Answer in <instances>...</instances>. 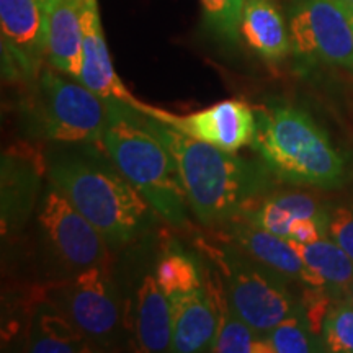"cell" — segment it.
Listing matches in <instances>:
<instances>
[{
    "label": "cell",
    "instance_id": "6da1fadb",
    "mask_svg": "<svg viewBox=\"0 0 353 353\" xmlns=\"http://www.w3.org/2000/svg\"><path fill=\"white\" fill-rule=\"evenodd\" d=\"M143 114L174 156L190 210L203 224L231 223L267 188V175L252 162Z\"/></svg>",
    "mask_w": 353,
    "mask_h": 353
},
{
    "label": "cell",
    "instance_id": "7a4b0ae2",
    "mask_svg": "<svg viewBox=\"0 0 353 353\" xmlns=\"http://www.w3.org/2000/svg\"><path fill=\"white\" fill-rule=\"evenodd\" d=\"M101 148L118 169L172 226H183L188 200L179 167L165 144L145 125L139 110L110 101Z\"/></svg>",
    "mask_w": 353,
    "mask_h": 353
},
{
    "label": "cell",
    "instance_id": "3957f363",
    "mask_svg": "<svg viewBox=\"0 0 353 353\" xmlns=\"http://www.w3.org/2000/svg\"><path fill=\"white\" fill-rule=\"evenodd\" d=\"M254 151L265 169L285 182L337 188L347 180V161L322 128L303 110L257 108Z\"/></svg>",
    "mask_w": 353,
    "mask_h": 353
},
{
    "label": "cell",
    "instance_id": "277c9868",
    "mask_svg": "<svg viewBox=\"0 0 353 353\" xmlns=\"http://www.w3.org/2000/svg\"><path fill=\"white\" fill-rule=\"evenodd\" d=\"M50 183L64 193L108 245L121 247L151 223L156 211L120 170L76 157H61L50 167Z\"/></svg>",
    "mask_w": 353,
    "mask_h": 353
},
{
    "label": "cell",
    "instance_id": "5b68a950",
    "mask_svg": "<svg viewBox=\"0 0 353 353\" xmlns=\"http://www.w3.org/2000/svg\"><path fill=\"white\" fill-rule=\"evenodd\" d=\"M39 125L48 139L101 144L108 103L81 82L46 68L39 74Z\"/></svg>",
    "mask_w": 353,
    "mask_h": 353
},
{
    "label": "cell",
    "instance_id": "8992f818",
    "mask_svg": "<svg viewBox=\"0 0 353 353\" xmlns=\"http://www.w3.org/2000/svg\"><path fill=\"white\" fill-rule=\"evenodd\" d=\"M224 275V294L229 306L250 327L265 335L298 307L285 286V278L268 268H259L244 259L219 254Z\"/></svg>",
    "mask_w": 353,
    "mask_h": 353
},
{
    "label": "cell",
    "instance_id": "52a82bcc",
    "mask_svg": "<svg viewBox=\"0 0 353 353\" xmlns=\"http://www.w3.org/2000/svg\"><path fill=\"white\" fill-rule=\"evenodd\" d=\"M288 28L298 56L353 70V30L341 0H296Z\"/></svg>",
    "mask_w": 353,
    "mask_h": 353
},
{
    "label": "cell",
    "instance_id": "ba28073f",
    "mask_svg": "<svg viewBox=\"0 0 353 353\" xmlns=\"http://www.w3.org/2000/svg\"><path fill=\"white\" fill-rule=\"evenodd\" d=\"M38 221L51 250L65 268L79 273L103 265L107 241L54 185L43 198Z\"/></svg>",
    "mask_w": 353,
    "mask_h": 353
},
{
    "label": "cell",
    "instance_id": "9c48e42d",
    "mask_svg": "<svg viewBox=\"0 0 353 353\" xmlns=\"http://www.w3.org/2000/svg\"><path fill=\"white\" fill-rule=\"evenodd\" d=\"M145 114L228 152H237L244 145L252 144L257 131V114L247 101L239 99L223 100L185 117L154 107Z\"/></svg>",
    "mask_w": 353,
    "mask_h": 353
},
{
    "label": "cell",
    "instance_id": "30bf717a",
    "mask_svg": "<svg viewBox=\"0 0 353 353\" xmlns=\"http://www.w3.org/2000/svg\"><path fill=\"white\" fill-rule=\"evenodd\" d=\"M2 46L26 79L39 77L46 59L48 12L43 0H0Z\"/></svg>",
    "mask_w": 353,
    "mask_h": 353
},
{
    "label": "cell",
    "instance_id": "8fae6325",
    "mask_svg": "<svg viewBox=\"0 0 353 353\" xmlns=\"http://www.w3.org/2000/svg\"><path fill=\"white\" fill-rule=\"evenodd\" d=\"M63 309L88 339L95 341L112 337L120 322L112 281L101 265L77 273L65 288Z\"/></svg>",
    "mask_w": 353,
    "mask_h": 353
},
{
    "label": "cell",
    "instance_id": "7c38bea8",
    "mask_svg": "<svg viewBox=\"0 0 353 353\" xmlns=\"http://www.w3.org/2000/svg\"><path fill=\"white\" fill-rule=\"evenodd\" d=\"M82 34L81 83L107 103L123 101L139 112L149 113L151 107L134 99L114 70L101 26L99 0H82Z\"/></svg>",
    "mask_w": 353,
    "mask_h": 353
},
{
    "label": "cell",
    "instance_id": "4fadbf2b",
    "mask_svg": "<svg viewBox=\"0 0 353 353\" xmlns=\"http://www.w3.org/2000/svg\"><path fill=\"white\" fill-rule=\"evenodd\" d=\"M229 239L231 244L255 260L260 267L275 272L285 280H293L304 286H319L324 288V283L306 263L301 255L285 237L265 231L249 219V223H234L231 221Z\"/></svg>",
    "mask_w": 353,
    "mask_h": 353
},
{
    "label": "cell",
    "instance_id": "5bb4252c",
    "mask_svg": "<svg viewBox=\"0 0 353 353\" xmlns=\"http://www.w3.org/2000/svg\"><path fill=\"white\" fill-rule=\"evenodd\" d=\"M169 301L172 309L170 352H210L219 321L214 291L201 286Z\"/></svg>",
    "mask_w": 353,
    "mask_h": 353
},
{
    "label": "cell",
    "instance_id": "9a60e30c",
    "mask_svg": "<svg viewBox=\"0 0 353 353\" xmlns=\"http://www.w3.org/2000/svg\"><path fill=\"white\" fill-rule=\"evenodd\" d=\"M46 59L52 69L81 82L82 0H51L46 6Z\"/></svg>",
    "mask_w": 353,
    "mask_h": 353
},
{
    "label": "cell",
    "instance_id": "2e32d148",
    "mask_svg": "<svg viewBox=\"0 0 353 353\" xmlns=\"http://www.w3.org/2000/svg\"><path fill=\"white\" fill-rule=\"evenodd\" d=\"M241 38L267 63H280L293 50L290 28L273 0H247Z\"/></svg>",
    "mask_w": 353,
    "mask_h": 353
},
{
    "label": "cell",
    "instance_id": "e0dca14e",
    "mask_svg": "<svg viewBox=\"0 0 353 353\" xmlns=\"http://www.w3.org/2000/svg\"><path fill=\"white\" fill-rule=\"evenodd\" d=\"M136 335L144 352H167L172 347V309L156 275H145L136 299Z\"/></svg>",
    "mask_w": 353,
    "mask_h": 353
},
{
    "label": "cell",
    "instance_id": "ac0fdd59",
    "mask_svg": "<svg viewBox=\"0 0 353 353\" xmlns=\"http://www.w3.org/2000/svg\"><path fill=\"white\" fill-rule=\"evenodd\" d=\"M303 218L329 219L314 196L301 192L275 193L260 203L249 219L265 231L288 239L294 223Z\"/></svg>",
    "mask_w": 353,
    "mask_h": 353
},
{
    "label": "cell",
    "instance_id": "d6986e66",
    "mask_svg": "<svg viewBox=\"0 0 353 353\" xmlns=\"http://www.w3.org/2000/svg\"><path fill=\"white\" fill-rule=\"evenodd\" d=\"M291 244L301 255L303 262L321 278L324 288H327L334 296L335 294H342L343 298L350 296L353 286V260L337 242L327 236L311 244H298V242H291ZM335 298L339 299V296Z\"/></svg>",
    "mask_w": 353,
    "mask_h": 353
},
{
    "label": "cell",
    "instance_id": "ffe728a7",
    "mask_svg": "<svg viewBox=\"0 0 353 353\" xmlns=\"http://www.w3.org/2000/svg\"><path fill=\"white\" fill-rule=\"evenodd\" d=\"M219 309L218 330L214 341L211 343L210 352L216 353H272L265 335L259 334L250 327L244 319H241L232 307L229 306L226 294L216 296Z\"/></svg>",
    "mask_w": 353,
    "mask_h": 353
},
{
    "label": "cell",
    "instance_id": "44dd1931",
    "mask_svg": "<svg viewBox=\"0 0 353 353\" xmlns=\"http://www.w3.org/2000/svg\"><path fill=\"white\" fill-rule=\"evenodd\" d=\"M30 350L37 353L83 352L87 335L69 319L68 314L43 312L37 317L30 334Z\"/></svg>",
    "mask_w": 353,
    "mask_h": 353
},
{
    "label": "cell",
    "instance_id": "7402d4cb",
    "mask_svg": "<svg viewBox=\"0 0 353 353\" xmlns=\"http://www.w3.org/2000/svg\"><path fill=\"white\" fill-rule=\"evenodd\" d=\"M265 341L272 353H311L325 352L319 335L309 327L301 306H298L288 317L265 334Z\"/></svg>",
    "mask_w": 353,
    "mask_h": 353
},
{
    "label": "cell",
    "instance_id": "603a6c76",
    "mask_svg": "<svg viewBox=\"0 0 353 353\" xmlns=\"http://www.w3.org/2000/svg\"><path fill=\"white\" fill-rule=\"evenodd\" d=\"M156 280L169 299L205 286L195 260L182 252L165 254L161 259L156 270Z\"/></svg>",
    "mask_w": 353,
    "mask_h": 353
},
{
    "label": "cell",
    "instance_id": "cb8c5ba5",
    "mask_svg": "<svg viewBox=\"0 0 353 353\" xmlns=\"http://www.w3.org/2000/svg\"><path fill=\"white\" fill-rule=\"evenodd\" d=\"M206 28L229 44L239 43L247 0H200Z\"/></svg>",
    "mask_w": 353,
    "mask_h": 353
},
{
    "label": "cell",
    "instance_id": "d4e9b609",
    "mask_svg": "<svg viewBox=\"0 0 353 353\" xmlns=\"http://www.w3.org/2000/svg\"><path fill=\"white\" fill-rule=\"evenodd\" d=\"M325 352L353 353V301L350 296L335 301L322 327Z\"/></svg>",
    "mask_w": 353,
    "mask_h": 353
},
{
    "label": "cell",
    "instance_id": "484cf974",
    "mask_svg": "<svg viewBox=\"0 0 353 353\" xmlns=\"http://www.w3.org/2000/svg\"><path fill=\"white\" fill-rule=\"evenodd\" d=\"M327 236L353 260V206H337L329 213Z\"/></svg>",
    "mask_w": 353,
    "mask_h": 353
},
{
    "label": "cell",
    "instance_id": "4316f807",
    "mask_svg": "<svg viewBox=\"0 0 353 353\" xmlns=\"http://www.w3.org/2000/svg\"><path fill=\"white\" fill-rule=\"evenodd\" d=\"M345 7V10H347V13H348V19H350V23H352V30H353V8H350V7H347V6H343Z\"/></svg>",
    "mask_w": 353,
    "mask_h": 353
},
{
    "label": "cell",
    "instance_id": "83f0119b",
    "mask_svg": "<svg viewBox=\"0 0 353 353\" xmlns=\"http://www.w3.org/2000/svg\"><path fill=\"white\" fill-rule=\"evenodd\" d=\"M341 2L343 3V6H347V7L353 8V0H341Z\"/></svg>",
    "mask_w": 353,
    "mask_h": 353
},
{
    "label": "cell",
    "instance_id": "f1b7e54d",
    "mask_svg": "<svg viewBox=\"0 0 353 353\" xmlns=\"http://www.w3.org/2000/svg\"><path fill=\"white\" fill-rule=\"evenodd\" d=\"M350 299L353 301V286H352V293H350Z\"/></svg>",
    "mask_w": 353,
    "mask_h": 353
},
{
    "label": "cell",
    "instance_id": "f546056e",
    "mask_svg": "<svg viewBox=\"0 0 353 353\" xmlns=\"http://www.w3.org/2000/svg\"><path fill=\"white\" fill-rule=\"evenodd\" d=\"M43 2H44V3H46V6H48V3H50V2H51V0H43Z\"/></svg>",
    "mask_w": 353,
    "mask_h": 353
}]
</instances>
